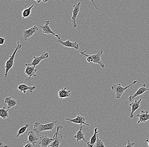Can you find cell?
<instances>
[{"mask_svg":"<svg viewBox=\"0 0 149 147\" xmlns=\"http://www.w3.org/2000/svg\"><path fill=\"white\" fill-rule=\"evenodd\" d=\"M103 51L102 50H100L98 52L95 54L90 55V56H92L93 59V64H99L101 66L102 68H105V64L102 62L101 59V55L103 54Z\"/></svg>","mask_w":149,"mask_h":147,"instance_id":"obj_8","label":"cell"},{"mask_svg":"<svg viewBox=\"0 0 149 147\" xmlns=\"http://www.w3.org/2000/svg\"><path fill=\"white\" fill-rule=\"evenodd\" d=\"M49 57V54L47 52H43L41 56H34L33 59V60L31 65L36 67V66L39 65L40 62L43 59H46Z\"/></svg>","mask_w":149,"mask_h":147,"instance_id":"obj_13","label":"cell"},{"mask_svg":"<svg viewBox=\"0 0 149 147\" xmlns=\"http://www.w3.org/2000/svg\"><path fill=\"white\" fill-rule=\"evenodd\" d=\"M140 114H136L135 116L138 117L139 120L138 121L137 123H145L146 121L149 120V114L148 111L141 110Z\"/></svg>","mask_w":149,"mask_h":147,"instance_id":"obj_11","label":"cell"},{"mask_svg":"<svg viewBox=\"0 0 149 147\" xmlns=\"http://www.w3.org/2000/svg\"><path fill=\"white\" fill-rule=\"evenodd\" d=\"M82 125V124H81L80 129H79V131L76 133V134L74 136V138H76V142H79V141H81V140H84L85 142H86V144H87L88 143V142H87V141L86 140V139H85V134L82 131L83 128Z\"/></svg>","mask_w":149,"mask_h":147,"instance_id":"obj_19","label":"cell"},{"mask_svg":"<svg viewBox=\"0 0 149 147\" xmlns=\"http://www.w3.org/2000/svg\"><path fill=\"white\" fill-rule=\"evenodd\" d=\"M138 83H139L138 81L137 80L134 81L130 85L125 86V87H123L121 86V84L119 83L117 84H114V85H112L111 88L113 93L116 95V98L121 100V97H122V95L124 93L125 91L127 88L130 87V86H132V85Z\"/></svg>","mask_w":149,"mask_h":147,"instance_id":"obj_2","label":"cell"},{"mask_svg":"<svg viewBox=\"0 0 149 147\" xmlns=\"http://www.w3.org/2000/svg\"><path fill=\"white\" fill-rule=\"evenodd\" d=\"M28 141H29L32 143L35 146V145L38 141V137L34 134L32 131H30L28 134Z\"/></svg>","mask_w":149,"mask_h":147,"instance_id":"obj_20","label":"cell"},{"mask_svg":"<svg viewBox=\"0 0 149 147\" xmlns=\"http://www.w3.org/2000/svg\"><path fill=\"white\" fill-rule=\"evenodd\" d=\"M146 142H148V146H149V139H147V140H146Z\"/></svg>","mask_w":149,"mask_h":147,"instance_id":"obj_33","label":"cell"},{"mask_svg":"<svg viewBox=\"0 0 149 147\" xmlns=\"http://www.w3.org/2000/svg\"><path fill=\"white\" fill-rule=\"evenodd\" d=\"M34 5L33 4H32L30 7H29V8L26 9V10H23V12H22V17H23V18H26L28 17L29 16L31 13V10L33 7H34Z\"/></svg>","mask_w":149,"mask_h":147,"instance_id":"obj_23","label":"cell"},{"mask_svg":"<svg viewBox=\"0 0 149 147\" xmlns=\"http://www.w3.org/2000/svg\"><path fill=\"white\" fill-rule=\"evenodd\" d=\"M0 143H1V146H0V147H7V146H6V145H5L4 144H3V143H2L1 142H0Z\"/></svg>","mask_w":149,"mask_h":147,"instance_id":"obj_32","label":"cell"},{"mask_svg":"<svg viewBox=\"0 0 149 147\" xmlns=\"http://www.w3.org/2000/svg\"><path fill=\"white\" fill-rule=\"evenodd\" d=\"M146 84L145 83L141 87L138 89V90L137 91V92L133 95V96H130L128 98V100L129 101H131L132 100H134L135 98L138 96L140 95L143 94L146 91H149V88H147L146 87Z\"/></svg>","mask_w":149,"mask_h":147,"instance_id":"obj_14","label":"cell"},{"mask_svg":"<svg viewBox=\"0 0 149 147\" xmlns=\"http://www.w3.org/2000/svg\"><path fill=\"white\" fill-rule=\"evenodd\" d=\"M9 109H6L5 107H3L2 109H0V116L3 120L8 118L9 117L8 111Z\"/></svg>","mask_w":149,"mask_h":147,"instance_id":"obj_24","label":"cell"},{"mask_svg":"<svg viewBox=\"0 0 149 147\" xmlns=\"http://www.w3.org/2000/svg\"><path fill=\"white\" fill-rule=\"evenodd\" d=\"M38 30H39V29L37 27V26L36 25H34L30 29L23 31V37L21 40H25L26 41L28 39L32 36L33 34L36 33Z\"/></svg>","mask_w":149,"mask_h":147,"instance_id":"obj_6","label":"cell"},{"mask_svg":"<svg viewBox=\"0 0 149 147\" xmlns=\"http://www.w3.org/2000/svg\"><path fill=\"white\" fill-rule=\"evenodd\" d=\"M50 24V20H47L45 22V25H40V26L42 30L43 33H47V34H52L54 35L55 37L58 38V39H60V38L59 37V35L56 34L49 27V25Z\"/></svg>","mask_w":149,"mask_h":147,"instance_id":"obj_12","label":"cell"},{"mask_svg":"<svg viewBox=\"0 0 149 147\" xmlns=\"http://www.w3.org/2000/svg\"><path fill=\"white\" fill-rule=\"evenodd\" d=\"M5 103L8 105V109L14 107L15 106L17 105V102L16 100L13 98H11L10 97H7L5 99Z\"/></svg>","mask_w":149,"mask_h":147,"instance_id":"obj_22","label":"cell"},{"mask_svg":"<svg viewBox=\"0 0 149 147\" xmlns=\"http://www.w3.org/2000/svg\"><path fill=\"white\" fill-rule=\"evenodd\" d=\"M135 144V142H130V140H128V141H127V145L126 146V147H133L134 146Z\"/></svg>","mask_w":149,"mask_h":147,"instance_id":"obj_28","label":"cell"},{"mask_svg":"<svg viewBox=\"0 0 149 147\" xmlns=\"http://www.w3.org/2000/svg\"><path fill=\"white\" fill-rule=\"evenodd\" d=\"M36 88V87L35 86H31L29 85L28 86L27 84H20L18 86V89L19 90V93L23 92V93L25 94L27 90H29L30 93H32L33 90H35Z\"/></svg>","mask_w":149,"mask_h":147,"instance_id":"obj_15","label":"cell"},{"mask_svg":"<svg viewBox=\"0 0 149 147\" xmlns=\"http://www.w3.org/2000/svg\"><path fill=\"white\" fill-rule=\"evenodd\" d=\"M62 128H63V126L61 125H59L57 127L56 131L55 133L54 137H53L54 140L49 145L50 147H58L60 146V144L62 142L63 139L62 135L59 134L58 132H59V130Z\"/></svg>","mask_w":149,"mask_h":147,"instance_id":"obj_5","label":"cell"},{"mask_svg":"<svg viewBox=\"0 0 149 147\" xmlns=\"http://www.w3.org/2000/svg\"><path fill=\"white\" fill-rule=\"evenodd\" d=\"M90 1H91L92 2V3H93V5H94V6H95V7L96 9H97V6L96 5L95 3V1H94V0H90Z\"/></svg>","mask_w":149,"mask_h":147,"instance_id":"obj_31","label":"cell"},{"mask_svg":"<svg viewBox=\"0 0 149 147\" xmlns=\"http://www.w3.org/2000/svg\"><path fill=\"white\" fill-rule=\"evenodd\" d=\"M22 47V45L20 44L19 43V41L17 42V46L16 47L15 51H14L13 53L12 56H10V58L9 60H7L6 63V65L5 68H6L5 74V78L7 77V74H8V72L12 68V67L13 66L14 64V59H15V56L17 52V51H18L19 49H20Z\"/></svg>","mask_w":149,"mask_h":147,"instance_id":"obj_3","label":"cell"},{"mask_svg":"<svg viewBox=\"0 0 149 147\" xmlns=\"http://www.w3.org/2000/svg\"><path fill=\"white\" fill-rule=\"evenodd\" d=\"M94 147H105V146L104 145V142L102 140H101L98 137V134H97V140L95 144L94 145Z\"/></svg>","mask_w":149,"mask_h":147,"instance_id":"obj_26","label":"cell"},{"mask_svg":"<svg viewBox=\"0 0 149 147\" xmlns=\"http://www.w3.org/2000/svg\"><path fill=\"white\" fill-rule=\"evenodd\" d=\"M5 41V39L4 38H0V45H3Z\"/></svg>","mask_w":149,"mask_h":147,"instance_id":"obj_30","label":"cell"},{"mask_svg":"<svg viewBox=\"0 0 149 147\" xmlns=\"http://www.w3.org/2000/svg\"><path fill=\"white\" fill-rule=\"evenodd\" d=\"M65 120L69 121L75 124H84L87 126H89V125L88 124L86 123V120L85 118L81 115H77L76 118L74 119H70L68 118H65Z\"/></svg>","mask_w":149,"mask_h":147,"instance_id":"obj_17","label":"cell"},{"mask_svg":"<svg viewBox=\"0 0 149 147\" xmlns=\"http://www.w3.org/2000/svg\"><path fill=\"white\" fill-rule=\"evenodd\" d=\"M26 68L25 72L28 76V78L26 79L25 82L30 86L31 78L32 76L36 77V73L37 72V70L35 69V67L34 66L30 63H26Z\"/></svg>","mask_w":149,"mask_h":147,"instance_id":"obj_4","label":"cell"},{"mask_svg":"<svg viewBox=\"0 0 149 147\" xmlns=\"http://www.w3.org/2000/svg\"><path fill=\"white\" fill-rule=\"evenodd\" d=\"M23 147H34L35 146L32 144L31 142H29V141H27L24 144Z\"/></svg>","mask_w":149,"mask_h":147,"instance_id":"obj_27","label":"cell"},{"mask_svg":"<svg viewBox=\"0 0 149 147\" xmlns=\"http://www.w3.org/2000/svg\"><path fill=\"white\" fill-rule=\"evenodd\" d=\"M142 100V98H140L139 100H135L133 103H130L129 106L131 107V111L130 112V118H134V113L136 110L138 109L140 107V103Z\"/></svg>","mask_w":149,"mask_h":147,"instance_id":"obj_16","label":"cell"},{"mask_svg":"<svg viewBox=\"0 0 149 147\" xmlns=\"http://www.w3.org/2000/svg\"><path fill=\"white\" fill-rule=\"evenodd\" d=\"M58 42L61 45L65 46V50L67 47H72V48H74L75 50H79V44L76 42H71L69 40H67L65 42H63L61 39H58Z\"/></svg>","mask_w":149,"mask_h":147,"instance_id":"obj_9","label":"cell"},{"mask_svg":"<svg viewBox=\"0 0 149 147\" xmlns=\"http://www.w3.org/2000/svg\"><path fill=\"white\" fill-rule=\"evenodd\" d=\"M29 125L25 123V126L21 127V128L18 130V132H17V137H19L20 135L22 134L23 133H25L26 129L29 128Z\"/></svg>","mask_w":149,"mask_h":147,"instance_id":"obj_25","label":"cell"},{"mask_svg":"<svg viewBox=\"0 0 149 147\" xmlns=\"http://www.w3.org/2000/svg\"><path fill=\"white\" fill-rule=\"evenodd\" d=\"M66 87L62 88L61 89L60 91L58 92V97L60 98L61 100H62L63 98H67L70 97V95H71V92L70 90H66Z\"/></svg>","mask_w":149,"mask_h":147,"instance_id":"obj_18","label":"cell"},{"mask_svg":"<svg viewBox=\"0 0 149 147\" xmlns=\"http://www.w3.org/2000/svg\"><path fill=\"white\" fill-rule=\"evenodd\" d=\"M47 134L45 135H43L40 138V141L39 144L42 147H47L49 146L50 144L54 141V138H51L47 137Z\"/></svg>","mask_w":149,"mask_h":147,"instance_id":"obj_10","label":"cell"},{"mask_svg":"<svg viewBox=\"0 0 149 147\" xmlns=\"http://www.w3.org/2000/svg\"><path fill=\"white\" fill-rule=\"evenodd\" d=\"M98 128H96L94 129V134L93 136L91 138L90 141L88 142V144H87V146L93 147H94V145L95 144L97 140V136L98 133Z\"/></svg>","mask_w":149,"mask_h":147,"instance_id":"obj_21","label":"cell"},{"mask_svg":"<svg viewBox=\"0 0 149 147\" xmlns=\"http://www.w3.org/2000/svg\"><path fill=\"white\" fill-rule=\"evenodd\" d=\"M57 121H54L50 123L46 124H42L37 122L34 123L33 125V130L37 133H40L44 131L53 130L55 128V125Z\"/></svg>","mask_w":149,"mask_h":147,"instance_id":"obj_1","label":"cell"},{"mask_svg":"<svg viewBox=\"0 0 149 147\" xmlns=\"http://www.w3.org/2000/svg\"><path fill=\"white\" fill-rule=\"evenodd\" d=\"M12 1H17V0H12ZM17 1H19V0H17ZM33 1H36L38 3H40L42 1L44 3H46L48 1V0H33Z\"/></svg>","mask_w":149,"mask_h":147,"instance_id":"obj_29","label":"cell"},{"mask_svg":"<svg viewBox=\"0 0 149 147\" xmlns=\"http://www.w3.org/2000/svg\"><path fill=\"white\" fill-rule=\"evenodd\" d=\"M81 5V2H79L78 3H75L73 6V10L72 11V22H73V27L74 28H76L77 26V23H76V18L77 16L79 14L80 10V6Z\"/></svg>","mask_w":149,"mask_h":147,"instance_id":"obj_7","label":"cell"}]
</instances>
